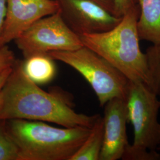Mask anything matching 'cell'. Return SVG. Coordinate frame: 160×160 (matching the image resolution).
I'll return each mask as SVG.
<instances>
[{
  "label": "cell",
  "mask_w": 160,
  "mask_h": 160,
  "mask_svg": "<svg viewBox=\"0 0 160 160\" xmlns=\"http://www.w3.org/2000/svg\"><path fill=\"white\" fill-rule=\"evenodd\" d=\"M92 1L97 2L100 6L103 7L104 8H106L107 10H108L109 12L116 15L115 10H114V3L113 0H92Z\"/></svg>",
  "instance_id": "obj_18"
},
{
  "label": "cell",
  "mask_w": 160,
  "mask_h": 160,
  "mask_svg": "<svg viewBox=\"0 0 160 160\" xmlns=\"http://www.w3.org/2000/svg\"><path fill=\"white\" fill-rule=\"evenodd\" d=\"M14 41L24 58L84 46L80 36L69 27L60 10L38 20Z\"/></svg>",
  "instance_id": "obj_6"
},
{
  "label": "cell",
  "mask_w": 160,
  "mask_h": 160,
  "mask_svg": "<svg viewBox=\"0 0 160 160\" xmlns=\"http://www.w3.org/2000/svg\"><path fill=\"white\" fill-rule=\"evenodd\" d=\"M99 115L78 113L62 94L40 88L24 73L20 61L16 60L0 93V120L24 119L92 128Z\"/></svg>",
  "instance_id": "obj_1"
},
{
  "label": "cell",
  "mask_w": 160,
  "mask_h": 160,
  "mask_svg": "<svg viewBox=\"0 0 160 160\" xmlns=\"http://www.w3.org/2000/svg\"><path fill=\"white\" fill-rule=\"evenodd\" d=\"M16 61L13 52L7 45L0 47V73L12 67Z\"/></svg>",
  "instance_id": "obj_16"
},
{
  "label": "cell",
  "mask_w": 160,
  "mask_h": 160,
  "mask_svg": "<svg viewBox=\"0 0 160 160\" xmlns=\"http://www.w3.org/2000/svg\"><path fill=\"white\" fill-rule=\"evenodd\" d=\"M63 20L78 35L103 32L122 18L92 0H57Z\"/></svg>",
  "instance_id": "obj_7"
},
{
  "label": "cell",
  "mask_w": 160,
  "mask_h": 160,
  "mask_svg": "<svg viewBox=\"0 0 160 160\" xmlns=\"http://www.w3.org/2000/svg\"><path fill=\"white\" fill-rule=\"evenodd\" d=\"M6 121L7 129L18 148V160H69L92 129L57 128L41 121Z\"/></svg>",
  "instance_id": "obj_2"
},
{
  "label": "cell",
  "mask_w": 160,
  "mask_h": 160,
  "mask_svg": "<svg viewBox=\"0 0 160 160\" xmlns=\"http://www.w3.org/2000/svg\"><path fill=\"white\" fill-rule=\"evenodd\" d=\"M113 1L115 14L118 17H122L131 11H139L138 0H113Z\"/></svg>",
  "instance_id": "obj_15"
},
{
  "label": "cell",
  "mask_w": 160,
  "mask_h": 160,
  "mask_svg": "<svg viewBox=\"0 0 160 160\" xmlns=\"http://www.w3.org/2000/svg\"><path fill=\"white\" fill-rule=\"evenodd\" d=\"M145 53L148 68L147 86L160 98V43L148 47Z\"/></svg>",
  "instance_id": "obj_13"
},
{
  "label": "cell",
  "mask_w": 160,
  "mask_h": 160,
  "mask_svg": "<svg viewBox=\"0 0 160 160\" xmlns=\"http://www.w3.org/2000/svg\"><path fill=\"white\" fill-rule=\"evenodd\" d=\"M104 135L103 118L98 117L84 142L69 160H99Z\"/></svg>",
  "instance_id": "obj_12"
},
{
  "label": "cell",
  "mask_w": 160,
  "mask_h": 160,
  "mask_svg": "<svg viewBox=\"0 0 160 160\" xmlns=\"http://www.w3.org/2000/svg\"><path fill=\"white\" fill-rule=\"evenodd\" d=\"M18 159V148L7 129L6 121L0 120V160Z\"/></svg>",
  "instance_id": "obj_14"
},
{
  "label": "cell",
  "mask_w": 160,
  "mask_h": 160,
  "mask_svg": "<svg viewBox=\"0 0 160 160\" xmlns=\"http://www.w3.org/2000/svg\"><path fill=\"white\" fill-rule=\"evenodd\" d=\"M138 30L141 40L160 43V0H138Z\"/></svg>",
  "instance_id": "obj_10"
},
{
  "label": "cell",
  "mask_w": 160,
  "mask_h": 160,
  "mask_svg": "<svg viewBox=\"0 0 160 160\" xmlns=\"http://www.w3.org/2000/svg\"><path fill=\"white\" fill-rule=\"evenodd\" d=\"M22 64L24 73L38 85L49 82L56 74L55 60L49 54L34 55L24 58Z\"/></svg>",
  "instance_id": "obj_11"
},
{
  "label": "cell",
  "mask_w": 160,
  "mask_h": 160,
  "mask_svg": "<svg viewBox=\"0 0 160 160\" xmlns=\"http://www.w3.org/2000/svg\"><path fill=\"white\" fill-rule=\"evenodd\" d=\"M126 103L128 121L133 128L134 139L122 159L160 160V154L156 152L160 145V98L145 84L129 80Z\"/></svg>",
  "instance_id": "obj_4"
},
{
  "label": "cell",
  "mask_w": 160,
  "mask_h": 160,
  "mask_svg": "<svg viewBox=\"0 0 160 160\" xmlns=\"http://www.w3.org/2000/svg\"><path fill=\"white\" fill-rule=\"evenodd\" d=\"M103 146L99 160L122 159L128 142L126 99L116 97L104 105Z\"/></svg>",
  "instance_id": "obj_9"
},
{
  "label": "cell",
  "mask_w": 160,
  "mask_h": 160,
  "mask_svg": "<svg viewBox=\"0 0 160 160\" xmlns=\"http://www.w3.org/2000/svg\"><path fill=\"white\" fill-rule=\"evenodd\" d=\"M12 67L6 69L4 71H3L2 72L0 73V93L1 92L2 88L4 87V86L5 85L6 81L8 80L10 75L12 72Z\"/></svg>",
  "instance_id": "obj_19"
},
{
  "label": "cell",
  "mask_w": 160,
  "mask_h": 160,
  "mask_svg": "<svg viewBox=\"0 0 160 160\" xmlns=\"http://www.w3.org/2000/svg\"><path fill=\"white\" fill-rule=\"evenodd\" d=\"M59 10L57 0H7L0 47L16 40L40 18Z\"/></svg>",
  "instance_id": "obj_8"
},
{
  "label": "cell",
  "mask_w": 160,
  "mask_h": 160,
  "mask_svg": "<svg viewBox=\"0 0 160 160\" xmlns=\"http://www.w3.org/2000/svg\"><path fill=\"white\" fill-rule=\"evenodd\" d=\"M7 0H0V38L6 17Z\"/></svg>",
  "instance_id": "obj_17"
},
{
  "label": "cell",
  "mask_w": 160,
  "mask_h": 160,
  "mask_svg": "<svg viewBox=\"0 0 160 160\" xmlns=\"http://www.w3.org/2000/svg\"><path fill=\"white\" fill-rule=\"evenodd\" d=\"M158 149H160V147H158Z\"/></svg>",
  "instance_id": "obj_20"
},
{
  "label": "cell",
  "mask_w": 160,
  "mask_h": 160,
  "mask_svg": "<svg viewBox=\"0 0 160 160\" xmlns=\"http://www.w3.org/2000/svg\"><path fill=\"white\" fill-rule=\"evenodd\" d=\"M139 11L123 15L119 23L106 32L80 35L83 45L96 52L130 81L148 84L146 55L139 46L138 30Z\"/></svg>",
  "instance_id": "obj_3"
},
{
  "label": "cell",
  "mask_w": 160,
  "mask_h": 160,
  "mask_svg": "<svg viewBox=\"0 0 160 160\" xmlns=\"http://www.w3.org/2000/svg\"><path fill=\"white\" fill-rule=\"evenodd\" d=\"M49 55L75 69L87 80L100 106L120 97L126 99L129 80L104 58L86 46L70 51L51 52Z\"/></svg>",
  "instance_id": "obj_5"
}]
</instances>
